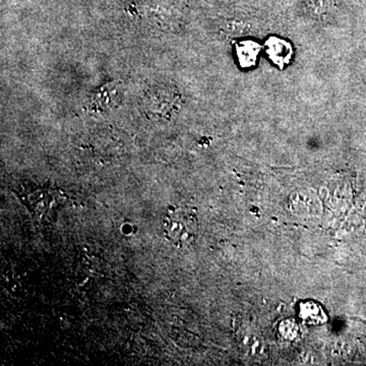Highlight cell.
<instances>
[{
  "mask_svg": "<svg viewBox=\"0 0 366 366\" xmlns=\"http://www.w3.org/2000/svg\"><path fill=\"white\" fill-rule=\"evenodd\" d=\"M267 53L277 64L284 65L291 57V46L280 39L271 38L267 43Z\"/></svg>",
  "mask_w": 366,
  "mask_h": 366,
  "instance_id": "4",
  "label": "cell"
},
{
  "mask_svg": "<svg viewBox=\"0 0 366 366\" xmlns=\"http://www.w3.org/2000/svg\"><path fill=\"white\" fill-rule=\"evenodd\" d=\"M299 315L302 320L310 324H317L324 322V311L319 304L315 302L308 301L302 303L299 308Z\"/></svg>",
  "mask_w": 366,
  "mask_h": 366,
  "instance_id": "5",
  "label": "cell"
},
{
  "mask_svg": "<svg viewBox=\"0 0 366 366\" xmlns=\"http://www.w3.org/2000/svg\"><path fill=\"white\" fill-rule=\"evenodd\" d=\"M258 53H260V46L255 42H242L238 45V57L244 66L253 65Z\"/></svg>",
  "mask_w": 366,
  "mask_h": 366,
  "instance_id": "6",
  "label": "cell"
},
{
  "mask_svg": "<svg viewBox=\"0 0 366 366\" xmlns=\"http://www.w3.org/2000/svg\"><path fill=\"white\" fill-rule=\"evenodd\" d=\"M177 101L175 91L168 88H156L146 97V113L154 118H167L175 110Z\"/></svg>",
  "mask_w": 366,
  "mask_h": 366,
  "instance_id": "2",
  "label": "cell"
},
{
  "mask_svg": "<svg viewBox=\"0 0 366 366\" xmlns=\"http://www.w3.org/2000/svg\"><path fill=\"white\" fill-rule=\"evenodd\" d=\"M122 97V84L119 82H108L92 95L91 109L95 112L109 111L120 104Z\"/></svg>",
  "mask_w": 366,
  "mask_h": 366,
  "instance_id": "3",
  "label": "cell"
},
{
  "mask_svg": "<svg viewBox=\"0 0 366 366\" xmlns=\"http://www.w3.org/2000/svg\"><path fill=\"white\" fill-rule=\"evenodd\" d=\"M198 210L191 206L170 207L162 220L165 237L177 248L194 246L198 238Z\"/></svg>",
  "mask_w": 366,
  "mask_h": 366,
  "instance_id": "1",
  "label": "cell"
}]
</instances>
